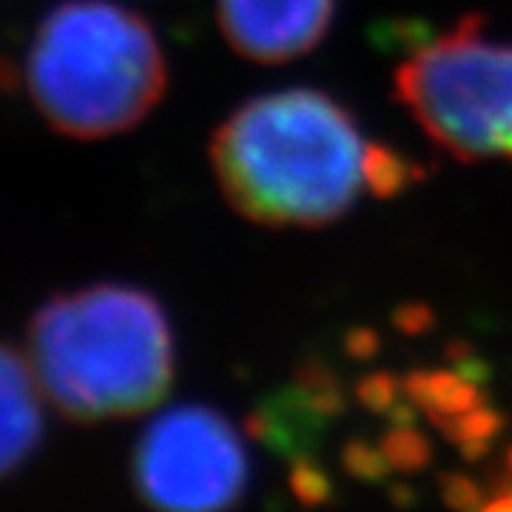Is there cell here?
Returning <instances> with one entry per match:
<instances>
[{
    "label": "cell",
    "mask_w": 512,
    "mask_h": 512,
    "mask_svg": "<svg viewBox=\"0 0 512 512\" xmlns=\"http://www.w3.org/2000/svg\"><path fill=\"white\" fill-rule=\"evenodd\" d=\"M512 467V461H510ZM490 507H501V510H512V493L510 495H501V498H495Z\"/></svg>",
    "instance_id": "ba28073f"
},
{
    "label": "cell",
    "mask_w": 512,
    "mask_h": 512,
    "mask_svg": "<svg viewBox=\"0 0 512 512\" xmlns=\"http://www.w3.org/2000/svg\"><path fill=\"white\" fill-rule=\"evenodd\" d=\"M225 200L262 225L339 220L370 185L393 194L407 165L367 146L348 111L328 94L285 89L239 106L211 140Z\"/></svg>",
    "instance_id": "6da1fadb"
},
{
    "label": "cell",
    "mask_w": 512,
    "mask_h": 512,
    "mask_svg": "<svg viewBox=\"0 0 512 512\" xmlns=\"http://www.w3.org/2000/svg\"><path fill=\"white\" fill-rule=\"evenodd\" d=\"M134 481L160 510H225L245 493L248 458L231 421L208 407L185 404L165 410L143 430Z\"/></svg>",
    "instance_id": "5b68a950"
},
{
    "label": "cell",
    "mask_w": 512,
    "mask_h": 512,
    "mask_svg": "<svg viewBox=\"0 0 512 512\" xmlns=\"http://www.w3.org/2000/svg\"><path fill=\"white\" fill-rule=\"evenodd\" d=\"M336 0H217L225 40L256 63H285L325 37Z\"/></svg>",
    "instance_id": "8992f818"
},
{
    "label": "cell",
    "mask_w": 512,
    "mask_h": 512,
    "mask_svg": "<svg viewBox=\"0 0 512 512\" xmlns=\"http://www.w3.org/2000/svg\"><path fill=\"white\" fill-rule=\"evenodd\" d=\"M0 396H3V473L18 470L20 461L40 441V387L35 373L26 359H20L18 350H3V367H0Z\"/></svg>",
    "instance_id": "52a82bcc"
},
{
    "label": "cell",
    "mask_w": 512,
    "mask_h": 512,
    "mask_svg": "<svg viewBox=\"0 0 512 512\" xmlns=\"http://www.w3.org/2000/svg\"><path fill=\"white\" fill-rule=\"evenodd\" d=\"M26 89L46 123L69 137L120 134L163 97V49L137 12L109 0H66L37 26Z\"/></svg>",
    "instance_id": "3957f363"
},
{
    "label": "cell",
    "mask_w": 512,
    "mask_h": 512,
    "mask_svg": "<svg viewBox=\"0 0 512 512\" xmlns=\"http://www.w3.org/2000/svg\"><path fill=\"white\" fill-rule=\"evenodd\" d=\"M396 92L458 160H512V43L487 40L478 15L407 57Z\"/></svg>",
    "instance_id": "277c9868"
},
{
    "label": "cell",
    "mask_w": 512,
    "mask_h": 512,
    "mask_svg": "<svg viewBox=\"0 0 512 512\" xmlns=\"http://www.w3.org/2000/svg\"><path fill=\"white\" fill-rule=\"evenodd\" d=\"M26 362L66 419H128L165 396L171 333L146 291L94 285L55 296L35 313Z\"/></svg>",
    "instance_id": "7a4b0ae2"
}]
</instances>
